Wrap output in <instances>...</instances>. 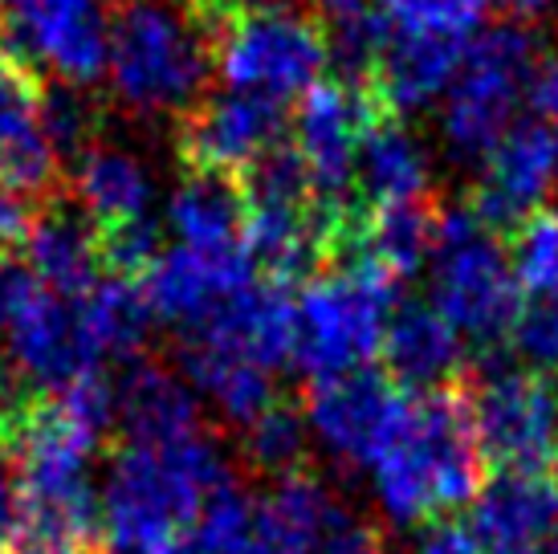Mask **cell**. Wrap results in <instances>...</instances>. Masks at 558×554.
<instances>
[{
	"instance_id": "cell-1",
	"label": "cell",
	"mask_w": 558,
	"mask_h": 554,
	"mask_svg": "<svg viewBox=\"0 0 558 554\" xmlns=\"http://www.w3.org/2000/svg\"><path fill=\"white\" fill-rule=\"evenodd\" d=\"M229 481L225 453L204 432L180 445H123L98 485V554H171Z\"/></svg>"
},
{
	"instance_id": "cell-2",
	"label": "cell",
	"mask_w": 558,
	"mask_h": 554,
	"mask_svg": "<svg viewBox=\"0 0 558 554\" xmlns=\"http://www.w3.org/2000/svg\"><path fill=\"white\" fill-rule=\"evenodd\" d=\"M9 461L21 485V554H74L98 539L94 453L102 436L58 396L4 420Z\"/></svg>"
},
{
	"instance_id": "cell-3",
	"label": "cell",
	"mask_w": 558,
	"mask_h": 554,
	"mask_svg": "<svg viewBox=\"0 0 558 554\" xmlns=\"http://www.w3.org/2000/svg\"><path fill=\"white\" fill-rule=\"evenodd\" d=\"M485 465L469 392L452 384L412 392L391 445L367 473L388 522L428 526L452 509L473 506L485 485Z\"/></svg>"
},
{
	"instance_id": "cell-4",
	"label": "cell",
	"mask_w": 558,
	"mask_h": 554,
	"mask_svg": "<svg viewBox=\"0 0 558 554\" xmlns=\"http://www.w3.org/2000/svg\"><path fill=\"white\" fill-rule=\"evenodd\" d=\"M213 74V37L168 0H126L110 16L107 82L143 119L187 115Z\"/></svg>"
},
{
	"instance_id": "cell-5",
	"label": "cell",
	"mask_w": 558,
	"mask_h": 554,
	"mask_svg": "<svg viewBox=\"0 0 558 554\" xmlns=\"http://www.w3.org/2000/svg\"><path fill=\"white\" fill-rule=\"evenodd\" d=\"M396 306V281L359 257L314 274L294 298V368L314 384L363 371L384 347Z\"/></svg>"
},
{
	"instance_id": "cell-6",
	"label": "cell",
	"mask_w": 558,
	"mask_h": 554,
	"mask_svg": "<svg viewBox=\"0 0 558 554\" xmlns=\"http://www.w3.org/2000/svg\"><path fill=\"white\" fill-rule=\"evenodd\" d=\"M433 306L457 326V335L477 347L513 339L526 298L518 290L510 249L473 208H449L436 216L433 245Z\"/></svg>"
},
{
	"instance_id": "cell-7",
	"label": "cell",
	"mask_w": 558,
	"mask_h": 554,
	"mask_svg": "<svg viewBox=\"0 0 558 554\" xmlns=\"http://www.w3.org/2000/svg\"><path fill=\"white\" fill-rule=\"evenodd\" d=\"M330 41L326 29L302 9L274 4L257 13H233L213 37V70L236 94L265 103H302L326 77Z\"/></svg>"
},
{
	"instance_id": "cell-8",
	"label": "cell",
	"mask_w": 558,
	"mask_h": 554,
	"mask_svg": "<svg viewBox=\"0 0 558 554\" xmlns=\"http://www.w3.org/2000/svg\"><path fill=\"white\" fill-rule=\"evenodd\" d=\"M538 65V41L522 25L481 29L465 62L440 98V135L457 159H485L513 131L530 74Z\"/></svg>"
},
{
	"instance_id": "cell-9",
	"label": "cell",
	"mask_w": 558,
	"mask_h": 554,
	"mask_svg": "<svg viewBox=\"0 0 558 554\" xmlns=\"http://www.w3.org/2000/svg\"><path fill=\"white\" fill-rule=\"evenodd\" d=\"M473 429L497 473H555L558 384L530 368L485 371L473 392Z\"/></svg>"
},
{
	"instance_id": "cell-10",
	"label": "cell",
	"mask_w": 558,
	"mask_h": 554,
	"mask_svg": "<svg viewBox=\"0 0 558 554\" xmlns=\"http://www.w3.org/2000/svg\"><path fill=\"white\" fill-rule=\"evenodd\" d=\"M0 46L29 70L86 91L107 77L110 16L102 0H0Z\"/></svg>"
},
{
	"instance_id": "cell-11",
	"label": "cell",
	"mask_w": 558,
	"mask_h": 554,
	"mask_svg": "<svg viewBox=\"0 0 558 554\" xmlns=\"http://www.w3.org/2000/svg\"><path fill=\"white\" fill-rule=\"evenodd\" d=\"M379 110L384 107L375 103L367 86H351L342 77H323L298 103L290 143L311 176L314 196L335 213L359 208V152Z\"/></svg>"
},
{
	"instance_id": "cell-12",
	"label": "cell",
	"mask_w": 558,
	"mask_h": 554,
	"mask_svg": "<svg viewBox=\"0 0 558 554\" xmlns=\"http://www.w3.org/2000/svg\"><path fill=\"white\" fill-rule=\"evenodd\" d=\"M412 392H403L384 371H351L339 380H318L306 396V424L314 445L342 469H372L391 445L408 412Z\"/></svg>"
},
{
	"instance_id": "cell-13",
	"label": "cell",
	"mask_w": 558,
	"mask_h": 554,
	"mask_svg": "<svg viewBox=\"0 0 558 554\" xmlns=\"http://www.w3.org/2000/svg\"><path fill=\"white\" fill-rule=\"evenodd\" d=\"M0 339H4L16 380L49 396H58L94 371H107L102 368L107 359L86 323L82 298H58L49 290H37V298L16 314V323Z\"/></svg>"
},
{
	"instance_id": "cell-14",
	"label": "cell",
	"mask_w": 558,
	"mask_h": 554,
	"mask_svg": "<svg viewBox=\"0 0 558 554\" xmlns=\"http://www.w3.org/2000/svg\"><path fill=\"white\" fill-rule=\"evenodd\" d=\"M286 107L265 103L253 94H213L201 98L180 123V155L192 171L245 176L262 155H269L278 143H286Z\"/></svg>"
},
{
	"instance_id": "cell-15",
	"label": "cell",
	"mask_w": 558,
	"mask_h": 554,
	"mask_svg": "<svg viewBox=\"0 0 558 554\" xmlns=\"http://www.w3.org/2000/svg\"><path fill=\"white\" fill-rule=\"evenodd\" d=\"M558 176V135L546 123H513V131L481 159L473 188V216L494 232H513L546 208Z\"/></svg>"
},
{
	"instance_id": "cell-16",
	"label": "cell",
	"mask_w": 558,
	"mask_h": 554,
	"mask_svg": "<svg viewBox=\"0 0 558 554\" xmlns=\"http://www.w3.org/2000/svg\"><path fill=\"white\" fill-rule=\"evenodd\" d=\"M248 249L233 253H201V249L168 245L156 265L143 274V298L151 306V318L175 326L180 335H192L208 323L233 293L248 290L257 274Z\"/></svg>"
},
{
	"instance_id": "cell-17",
	"label": "cell",
	"mask_w": 558,
	"mask_h": 554,
	"mask_svg": "<svg viewBox=\"0 0 558 554\" xmlns=\"http://www.w3.org/2000/svg\"><path fill=\"white\" fill-rule=\"evenodd\" d=\"M469 530L485 554H538L558 542L555 473H494L469 506Z\"/></svg>"
},
{
	"instance_id": "cell-18",
	"label": "cell",
	"mask_w": 558,
	"mask_h": 554,
	"mask_svg": "<svg viewBox=\"0 0 558 554\" xmlns=\"http://www.w3.org/2000/svg\"><path fill=\"white\" fill-rule=\"evenodd\" d=\"M58 152L46 135V91L37 70L0 53V188L37 196L58 176Z\"/></svg>"
},
{
	"instance_id": "cell-19",
	"label": "cell",
	"mask_w": 558,
	"mask_h": 554,
	"mask_svg": "<svg viewBox=\"0 0 558 554\" xmlns=\"http://www.w3.org/2000/svg\"><path fill=\"white\" fill-rule=\"evenodd\" d=\"M184 342L236 354L245 363L278 371L294 351V298L274 281H253L201 323Z\"/></svg>"
},
{
	"instance_id": "cell-20",
	"label": "cell",
	"mask_w": 558,
	"mask_h": 554,
	"mask_svg": "<svg viewBox=\"0 0 558 554\" xmlns=\"http://www.w3.org/2000/svg\"><path fill=\"white\" fill-rule=\"evenodd\" d=\"M114 424L126 432V445H180L201 429V396L184 375L135 359L131 371L114 380Z\"/></svg>"
},
{
	"instance_id": "cell-21",
	"label": "cell",
	"mask_w": 558,
	"mask_h": 554,
	"mask_svg": "<svg viewBox=\"0 0 558 554\" xmlns=\"http://www.w3.org/2000/svg\"><path fill=\"white\" fill-rule=\"evenodd\" d=\"M379 354L388 363V380L403 392H436L457 380L465 363V339L433 302H400L391 310Z\"/></svg>"
},
{
	"instance_id": "cell-22",
	"label": "cell",
	"mask_w": 558,
	"mask_h": 554,
	"mask_svg": "<svg viewBox=\"0 0 558 554\" xmlns=\"http://www.w3.org/2000/svg\"><path fill=\"white\" fill-rule=\"evenodd\" d=\"M74 201L98 232L151 220L156 180L131 147L94 143L74 159Z\"/></svg>"
},
{
	"instance_id": "cell-23",
	"label": "cell",
	"mask_w": 558,
	"mask_h": 554,
	"mask_svg": "<svg viewBox=\"0 0 558 554\" xmlns=\"http://www.w3.org/2000/svg\"><path fill=\"white\" fill-rule=\"evenodd\" d=\"M465 49L469 46H457V41H428V37L388 33V46L379 53V65H375L367 91L396 119L433 107L449 94L452 77L465 62Z\"/></svg>"
},
{
	"instance_id": "cell-24",
	"label": "cell",
	"mask_w": 558,
	"mask_h": 554,
	"mask_svg": "<svg viewBox=\"0 0 558 554\" xmlns=\"http://www.w3.org/2000/svg\"><path fill=\"white\" fill-rule=\"evenodd\" d=\"M433 184V159L403 119L379 110L359 152V208L424 204Z\"/></svg>"
},
{
	"instance_id": "cell-25",
	"label": "cell",
	"mask_w": 558,
	"mask_h": 554,
	"mask_svg": "<svg viewBox=\"0 0 558 554\" xmlns=\"http://www.w3.org/2000/svg\"><path fill=\"white\" fill-rule=\"evenodd\" d=\"M25 265L41 281V290L58 298H86L102 281V245L98 229L74 208H53L37 216L29 241H25Z\"/></svg>"
},
{
	"instance_id": "cell-26",
	"label": "cell",
	"mask_w": 558,
	"mask_h": 554,
	"mask_svg": "<svg viewBox=\"0 0 558 554\" xmlns=\"http://www.w3.org/2000/svg\"><path fill=\"white\" fill-rule=\"evenodd\" d=\"M433 245L436 216L428 213V204H384V208H359L342 257H359L391 281H403L433 262Z\"/></svg>"
},
{
	"instance_id": "cell-27",
	"label": "cell",
	"mask_w": 558,
	"mask_h": 554,
	"mask_svg": "<svg viewBox=\"0 0 558 554\" xmlns=\"http://www.w3.org/2000/svg\"><path fill=\"white\" fill-rule=\"evenodd\" d=\"M168 232L171 245L201 249V253H233L245 249V204L241 188L225 176L187 171L168 201Z\"/></svg>"
},
{
	"instance_id": "cell-28",
	"label": "cell",
	"mask_w": 558,
	"mask_h": 554,
	"mask_svg": "<svg viewBox=\"0 0 558 554\" xmlns=\"http://www.w3.org/2000/svg\"><path fill=\"white\" fill-rule=\"evenodd\" d=\"M180 368H184V380L192 384V392H196L204 404H213L220 412V420H229V424L248 429L253 420H262V416L278 404L274 371L257 368V363H245V359H236V354L184 342Z\"/></svg>"
},
{
	"instance_id": "cell-29",
	"label": "cell",
	"mask_w": 558,
	"mask_h": 554,
	"mask_svg": "<svg viewBox=\"0 0 558 554\" xmlns=\"http://www.w3.org/2000/svg\"><path fill=\"white\" fill-rule=\"evenodd\" d=\"M82 310H86V323H90L102 359H131V363L140 359L147 330L156 323L143 298V286L126 277H107L82 298Z\"/></svg>"
},
{
	"instance_id": "cell-30",
	"label": "cell",
	"mask_w": 558,
	"mask_h": 554,
	"mask_svg": "<svg viewBox=\"0 0 558 554\" xmlns=\"http://www.w3.org/2000/svg\"><path fill=\"white\" fill-rule=\"evenodd\" d=\"M489 0H379L375 13L384 16L396 37H428L469 46L481 33Z\"/></svg>"
},
{
	"instance_id": "cell-31",
	"label": "cell",
	"mask_w": 558,
	"mask_h": 554,
	"mask_svg": "<svg viewBox=\"0 0 558 554\" xmlns=\"http://www.w3.org/2000/svg\"><path fill=\"white\" fill-rule=\"evenodd\" d=\"M311 424H306V412H298L294 404H274L262 420H253L241 436V448H245L248 465H257L262 473H274V478H294L302 473V461L311 453Z\"/></svg>"
},
{
	"instance_id": "cell-32",
	"label": "cell",
	"mask_w": 558,
	"mask_h": 554,
	"mask_svg": "<svg viewBox=\"0 0 558 554\" xmlns=\"http://www.w3.org/2000/svg\"><path fill=\"white\" fill-rule=\"evenodd\" d=\"M510 265L526 302L558 293V208H538L510 232Z\"/></svg>"
},
{
	"instance_id": "cell-33",
	"label": "cell",
	"mask_w": 558,
	"mask_h": 554,
	"mask_svg": "<svg viewBox=\"0 0 558 554\" xmlns=\"http://www.w3.org/2000/svg\"><path fill=\"white\" fill-rule=\"evenodd\" d=\"M94 131H98V110L90 107V98L74 86L62 91H46V135L53 143L58 159H78L82 152H90Z\"/></svg>"
},
{
	"instance_id": "cell-34",
	"label": "cell",
	"mask_w": 558,
	"mask_h": 554,
	"mask_svg": "<svg viewBox=\"0 0 558 554\" xmlns=\"http://www.w3.org/2000/svg\"><path fill=\"white\" fill-rule=\"evenodd\" d=\"M513 347L538 375H558V293L530 298L513 326Z\"/></svg>"
},
{
	"instance_id": "cell-35",
	"label": "cell",
	"mask_w": 558,
	"mask_h": 554,
	"mask_svg": "<svg viewBox=\"0 0 558 554\" xmlns=\"http://www.w3.org/2000/svg\"><path fill=\"white\" fill-rule=\"evenodd\" d=\"M98 245H102V265L114 277H140L147 274L156 257L163 253V229L156 220H140V225H126V229L98 232Z\"/></svg>"
},
{
	"instance_id": "cell-36",
	"label": "cell",
	"mask_w": 558,
	"mask_h": 554,
	"mask_svg": "<svg viewBox=\"0 0 558 554\" xmlns=\"http://www.w3.org/2000/svg\"><path fill=\"white\" fill-rule=\"evenodd\" d=\"M302 554H388V551H384V539H379V530L372 522H363L351 509H342L339 518L326 526L323 534Z\"/></svg>"
},
{
	"instance_id": "cell-37",
	"label": "cell",
	"mask_w": 558,
	"mask_h": 554,
	"mask_svg": "<svg viewBox=\"0 0 558 554\" xmlns=\"http://www.w3.org/2000/svg\"><path fill=\"white\" fill-rule=\"evenodd\" d=\"M37 290H41V281L33 277L25 257L0 253V335L16 323V314L37 298Z\"/></svg>"
},
{
	"instance_id": "cell-38",
	"label": "cell",
	"mask_w": 558,
	"mask_h": 554,
	"mask_svg": "<svg viewBox=\"0 0 558 554\" xmlns=\"http://www.w3.org/2000/svg\"><path fill=\"white\" fill-rule=\"evenodd\" d=\"M412 554H485V546L477 542V534L469 530V522L457 518H436L416 534Z\"/></svg>"
},
{
	"instance_id": "cell-39",
	"label": "cell",
	"mask_w": 558,
	"mask_h": 554,
	"mask_svg": "<svg viewBox=\"0 0 558 554\" xmlns=\"http://www.w3.org/2000/svg\"><path fill=\"white\" fill-rule=\"evenodd\" d=\"M33 225H37V213H33V196H21L13 188H0V253L9 249H25Z\"/></svg>"
},
{
	"instance_id": "cell-40",
	"label": "cell",
	"mask_w": 558,
	"mask_h": 554,
	"mask_svg": "<svg viewBox=\"0 0 558 554\" xmlns=\"http://www.w3.org/2000/svg\"><path fill=\"white\" fill-rule=\"evenodd\" d=\"M21 546V485L9 453H0V554Z\"/></svg>"
},
{
	"instance_id": "cell-41",
	"label": "cell",
	"mask_w": 558,
	"mask_h": 554,
	"mask_svg": "<svg viewBox=\"0 0 558 554\" xmlns=\"http://www.w3.org/2000/svg\"><path fill=\"white\" fill-rule=\"evenodd\" d=\"M526 103L538 110V123H558V49L538 58L526 86Z\"/></svg>"
},
{
	"instance_id": "cell-42",
	"label": "cell",
	"mask_w": 558,
	"mask_h": 554,
	"mask_svg": "<svg viewBox=\"0 0 558 554\" xmlns=\"http://www.w3.org/2000/svg\"><path fill=\"white\" fill-rule=\"evenodd\" d=\"M375 4H379V0H314V9H318L330 25H342V21L375 13Z\"/></svg>"
},
{
	"instance_id": "cell-43",
	"label": "cell",
	"mask_w": 558,
	"mask_h": 554,
	"mask_svg": "<svg viewBox=\"0 0 558 554\" xmlns=\"http://www.w3.org/2000/svg\"><path fill=\"white\" fill-rule=\"evenodd\" d=\"M497 4L513 16H538V13H546L555 0H497Z\"/></svg>"
},
{
	"instance_id": "cell-44",
	"label": "cell",
	"mask_w": 558,
	"mask_h": 554,
	"mask_svg": "<svg viewBox=\"0 0 558 554\" xmlns=\"http://www.w3.org/2000/svg\"><path fill=\"white\" fill-rule=\"evenodd\" d=\"M187 4H192V9H201V13L213 16V13H217V4H220V0H187Z\"/></svg>"
},
{
	"instance_id": "cell-45",
	"label": "cell",
	"mask_w": 558,
	"mask_h": 554,
	"mask_svg": "<svg viewBox=\"0 0 558 554\" xmlns=\"http://www.w3.org/2000/svg\"><path fill=\"white\" fill-rule=\"evenodd\" d=\"M538 554H558V542H550V546H543Z\"/></svg>"
},
{
	"instance_id": "cell-46",
	"label": "cell",
	"mask_w": 558,
	"mask_h": 554,
	"mask_svg": "<svg viewBox=\"0 0 558 554\" xmlns=\"http://www.w3.org/2000/svg\"><path fill=\"white\" fill-rule=\"evenodd\" d=\"M74 554H86V551H74Z\"/></svg>"
}]
</instances>
